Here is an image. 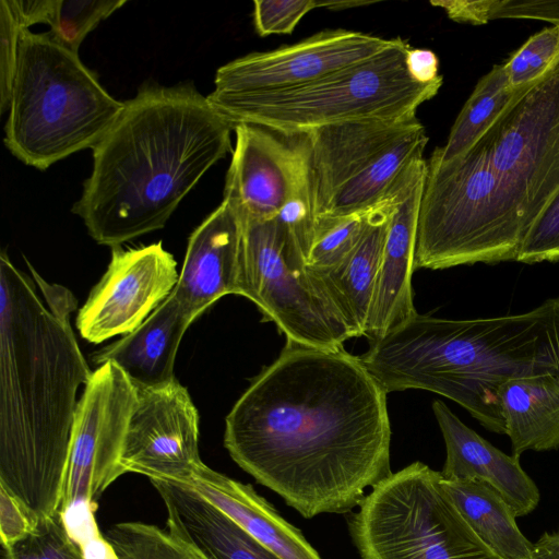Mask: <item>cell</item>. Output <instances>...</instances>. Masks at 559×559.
Listing matches in <instances>:
<instances>
[{
  "instance_id": "1",
  "label": "cell",
  "mask_w": 559,
  "mask_h": 559,
  "mask_svg": "<svg viewBox=\"0 0 559 559\" xmlns=\"http://www.w3.org/2000/svg\"><path fill=\"white\" fill-rule=\"evenodd\" d=\"M386 394L344 347L287 340L228 413L224 445L304 518L345 514L392 474Z\"/></svg>"
},
{
  "instance_id": "2",
  "label": "cell",
  "mask_w": 559,
  "mask_h": 559,
  "mask_svg": "<svg viewBox=\"0 0 559 559\" xmlns=\"http://www.w3.org/2000/svg\"><path fill=\"white\" fill-rule=\"evenodd\" d=\"M0 255V487L29 514L62 506L72 429L90 369L70 324L76 299Z\"/></svg>"
},
{
  "instance_id": "3",
  "label": "cell",
  "mask_w": 559,
  "mask_h": 559,
  "mask_svg": "<svg viewBox=\"0 0 559 559\" xmlns=\"http://www.w3.org/2000/svg\"><path fill=\"white\" fill-rule=\"evenodd\" d=\"M231 130L190 84L142 87L93 147V169L72 212L111 248L163 228L231 150Z\"/></svg>"
},
{
  "instance_id": "4",
  "label": "cell",
  "mask_w": 559,
  "mask_h": 559,
  "mask_svg": "<svg viewBox=\"0 0 559 559\" xmlns=\"http://www.w3.org/2000/svg\"><path fill=\"white\" fill-rule=\"evenodd\" d=\"M360 358L386 393H437L502 435L499 388L513 379L559 376V297L526 312L491 318L416 312L370 342Z\"/></svg>"
},
{
  "instance_id": "5",
  "label": "cell",
  "mask_w": 559,
  "mask_h": 559,
  "mask_svg": "<svg viewBox=\"0 0 559 559\" xmlns=\"http://www.w3.org/2000/svg\"><path fill=\"white\" fill-rule=\"evenodd\" d=\"M79 55L48 33L23 29L4 127V144L40 170L93 148L123 109Z\"/></svg>"
},
{
  "instance_id": "6",
  "label": "cell",
  "mask_w": 559,
  "mask_h": 559,
  "mask_svg": "<svg viewBox=\"0 0 559 559\" xmlns=\"http://www.w3.org/2000/svg\"><path fill=\"white\" fill-rule=\"evenodd\" d=\"M409 48L401 37L393 38L378 55L306 85L243 94L212 92L206 99L234 127L252 123L285 133L367 119L411 120L437 95L443 79L415 82L405 66Z\"/></svg>"
},
{
  "instance_id": "7",
  "label": "cell",
  "mask_w": 559,
  "mask_h": 559,
  "mask_svg": "<svg viewBox=\"0 0 559 559\" xmlns=\"http://www.w3.org/2000/svg\"><path fill=\"white\" fill-rule=\"evenodd\" d=\"M527 231L490 165L481 136L450 162L427 160L415 269L516 261Z\"/></svg>"
},
{
  "instance_id": "8",
  "label": "cell",
  "mask_w": 559,
  "mask_h": 559,
  "mask_svg": "<svg viewBox=\"0 0 559 559\" xmlns=\"http://www.w3.org/2000/svg\"><path fill=\"white\" fill-rule=\"evenodd\" d=\"M348 531L361 559H501L443 490L440 472L418 461L376 485Z\"/></svg>"
},
{
  "instance_id": "9",
  "label": "cell",
  "mask_w": 559,
  "mask_h": 559,
  "mask_svg": "<svg viewBox=\"0 0 559 559\" xmlns=\"http://www.w3.org/2000/svg\"><path fill=\"white\" fill-rule=\"evenodd\" d=\"M307 133L316 223L373 207L424 157L428 143L425 127L417 118L357 120Z\"/></svg>"
},
{
  "instance_id": "10",
  "label": "cell",
  "mask_w": 559,
  "mask_h": 559,
  "mask_svg": "<svg viewBox=\"0 0 559 559\" xmlns=\"http://www.w3.org/2000/svg\"><path fill=\"white\" fill-rule=\"evenodd\" d=\"M238 295L297 344L338 349L353 337L313 284L299 245L277 216L242 222Z\"/></svg>"
},
{
  "instance_id": "11",
  "label": "cell",
  "mask_w": 559,
  "mask_h": 559,
  "mask_svg": "<svg viewBox=\"0 0 559 559\" xmlns=\"http://www.w3.org/2000/svg\"><path fill=\"white\" fill-rule=\"evenodd\" d=\"M488 158L527 228L559 190V60L519 88L481 135Z\"/></svg>"
},
{
  "instance_id": "12",
  "label": "cell",
  "mask_w": 559,
  "mask_h": 559,
  "mask_svg": "<svg viewBox=\"0 0 559 559\" xmlns=\"http://www.w3.org/2000/svg\"><path fill=\"white\" fill-rule=\"evenodd\" d=\"M136 396V388L115 362L93 371L74 417L60 511L81 502L97 506L103 492L124 474L120 461Z\"/></svg>"
},
{
  "instance_id": "13",
  "label": "cell",
  "mask_w": 559,
  "mask_h": 559,
  "mask_svg": "<svg viewBox=\"0 0 559 559\" xmlns=\"http://www.w3.org/2000/svg\"><path fill=\"white\" fill-rule=\"evenodd\" d=\"M236 145L226 174L224 199L241 222L266 221L310 183L308 133L263 126L234 127Z\"/></svg>"
},
{
  "instance_id": "14",
  "label": "cell",
  "mask_w": 559,
  "mask_h": 559,
  "mask_svg": "<svg viewBox=\"0 0 559 559\" xmlns=\"http://www.w3.org/2000/svg\"><path fill=\"white\" fill-rule=\"evenodd\" d=\"M178 278L177 262L160 241L114 247L107 271L79 309L75 325L82 338L99 344L131 333L165 301Z\"/></svg>"
},
{
  "instance_id": "15",
  "label": "cell",
  "mask_w": 559,
  "mask_h": 559,
  "mask_svg": "<svg viewBox=\"0 0 559 559\" xmlns=\"http://www.w3.org/2000/svg\"><path fill=\"white\" fill-rule=\"evenodd\" d=\"M136 391L120 461L124 474L189 485L203 462L199 414L188 390L176 379Z\"/></svg>"
},
{
  "instance_id": "16",
  "label": "cell",
  "mask_w": 559,
  "mask_h": 559,
  "mask_svg": "<svg viewBox=\"0 0 559 559\" xmlns=\"http://www.w3.org/2000/svg\"><path fill=\"white\" fill-rule=\"evenodd\" d=\"M392 41L361 32L325 29L289 46L229 61L217 69L213 92L243 94L306 85L378 55Z\"/></svg>"
},
{
  "instance_id": "17",
  "label": "cell",
  "mask_w": 559,
  "mask_h": 559,
  "mask_svg": "<svg viewBox=\"0 0 559 559\" xmlns=\"http://www.w3.org/2000/svg\"><path fill=\"white\" fill-rule=\"evenodd\" d=\"M427 160L417 159L405 174L391 215L364 336L374 342L412 318V275Z\"/></svg>"
},
{
  "instance_id": "18",
  "label": "cell",
  "mask_w": 559,
  "mask_h": 559,
  "mask_svg": "<svg viewBox=\"0 0 559 559\" xmlns=\"http://www.w3.org/2000/svg\"><path fill=\"white\" fill-rule=\"evenodd\" d=\"M242 222L225 201L188 240L175 298L193 322L225 295H238Z\"/></svg>"
},
{
  "instance_id": "19",
  "label": "cell",
  "mask_w": 559,
  "mask_h": 559,
  "mask_svg": "<svg viewBox=\"0 0 559 559\" xmlns=\"http://www.w3.org/2000/svg\"><path fill=\"white\" fill-rule=\"evenodd\" d=\"M432 411L445 443L447 457L440 475L444 479L483 481L511 507L515 516L530 514L540 495L520 465V456L508 455L467 427L442 401Z\"/></svg>"
},
{
  "instance_id": "20",
  "label": "cell",
  "mask_w": 559,
  "mask_h": 559,
  "mask_svg": "<svg viewBox=\"0 0 559 559\" xmlns=\"http://www.w3.org/2000/svg\"><path fill=\"white\" fill-rule=\"evenodd\" d=\"M405 174L373 206L364 236L343 261L325 270L307 267L313 284L335 308L353 337L365 334L390 218Z\"/></svg>"
},
{
  "instance_id": "21",
  "label": "cell",
  "mask_w": 559,
  "mask_h": 559,
  "mask_svg": "<svg viewBox=\"0 0 559 559\" xmlns=\"http://www.w3.org/2000/svg\"><path fill=\"white\" fill-rule=\"evenodd\" d=\"M167 511V528L206 559H282L192 487L151 480Z\"/></svg>"
},
{
  "instance_id": "22",
  "label": "cell",
  "mask_w": 559,
  "mask_h": 559,
  "mask_svg": "<svg viewBox=\"0 0 559 559\" xmlns=\"http://www.w3.org/2000/svg\"><path fill=\"white\" fill-rule=\"evenodd\" d=\"M191 323L171 292L139 328L96 352L93 361L115 362L136 389L168 384L176 380L177 350Z\"/></svg>"
},
{
  "instance_id": "23",
  "label": "cell",
  "mask_w": 559,
  "mask_h": 559,
  "mask_svg": "<svg viewBox=\"0 0 559 559\" xmlns=\"http://www.w3.org/2000/svg\"><path fill=\"white\" fill-rule=\"evenodd\" d=\"M282 559H321L302 533L288 523L251 485L204 463L188 485Z\"/></svg>"
},
{
  "instance_id": "24",
  "label": "cell",
  "mask_w": 559,
  "mask_h": 559,
  "mask_svg": "<svg viewBox=\"0 0 559 559\" xmlns=\"http://www.w3.org/2000/svg\"><path fill=\"white\" fill-rule=\"evenodd\" d=\"M498 399L512 455L559 449V376L510 380Z\"/></svg>"
},
{
  "instance_id": "25",
  "label": "cell",
  "mask_w": 559,
  "mask_h": 559,
  "mask_svg": "<svg viewBox=\"0 0 559 559\" xmlns=\"http://www.w3.org/2000/svg\"><path fill=\"white\" fill-rule=\"evenodd\" d=\"M440 485L474 533L501 559H531L533 543L518 527L507 501L478 480L444 479Z\"/></svg>"
},
{
  "instance_id": "26",
  "label": "cell",
  "mask_w": 559,
  "mask_h": 559,
  "mask_svg": "<svg viewBox=\"0 0 559 559\" xmlns=\"http://www.w3.org/2000/svg\"><path fill=\"white\" fill-rule=\"evenodd\" d=\"M520 87L509 85L502 64H496L476 84L457 115L445 144L436 147L430 158L450 162L467 152L496 121Z\"/></svg>"
},
{
  "instance_id": "27",
  "label": "cell",
  "mask_w": 559,
  "mask_h": 559,
  "mask_svg": "<svg viewBox=\"0 0 559 559\" xmlns=\"http://www.w3.org/2000/svg\"><path fill=\"white\" fill-rule=\"evenodd\" d=\"M105 537L117 559H206L173 531L143 522L116 523Z\"/></svg>"
},
{
  "instance_id": "28",
  "label": "cell",
  "mask_w": 559,
  "mask_h": 559,
  "mask_svg": "<svg viewBox=\"0 0 559 559\" xmlns=\"http://www.w3.org/2000/svg\"><path fill=\"white\" fill-rule=\"evenodd\" d=\"M460 23L486 24L491 20H539L559 25V0H432Z\"/></svg>"
},
{
  "instance_id": "29",
  "label": "cell",
  "mask_w": 559,
  "mask_h": 559,
  "mask_svg": "<svg viewBox=\"0 0 559 559\" xmlns=\"http://www.w3.org/2000/svg\"><path fill=\"white\" fill-rule=\"evenodd\" d=\"M372 209L336 221L317 222L307 267L325 270L343 261L364 236Z\"/></svg>"
},
{
  "instance_id": "30",
  "label": "cell",
  "mask_w": 559,
  "mask_h": 559,
  "mask_svg": "<svg viewBox=\"0 0 559 559\" xmlns=\"http://www.w3.org/2000/svg\"><path fill=\"white\" fill-rule=\"evenodd\" d=\"M126 0H58L48 34L61 46L78 53L86 37Z\"/></svg>"
},
{
  "instance_id": "31",
  "label": "cell",
  "mask_w": 559,
  "mask_h": 559,
  "mask_svg": "<svg viewBox=\"0 0 559 559\" xmlns=\"http://www.w3.org/2000/svg\"><path fill=\"white\" fill-rule=\"evenodd\" d=\"M559 60V25L532 35L502 66L512 88L544 76Z\"/></svg>"
},
{
  "instance_id": "32",
  "label": "cell",
  "mask_w": 559,
  "mask_h": 559,
  "mask_svg": "<svg viewBox=\"0 0 559 559\" xmlns=\"http://www.w3.org/2000/svg\"><path fill=\"white\" fill-rule=\"evenodd\" d=\"M3 552L4 559H84L59 512L38 518L32 531Z\"/></svg>"
},
{
  "instance_id": "33",
  "label": "cell",
  "mask_w": 559,
  "mask_h": 559,
  "mask_svg": "<svg viewBox=\"0 0 559 559\" xmlns=\"http://www.w3.org/2000/svg\"><path fill=\"white\" fill-rule=\"evenodd\" d=\"M516 261L526 264L559 261V190L528 229Z\"/></svg>"
},
{
  "instance_id": "34",
  "label": "cell",
  "mask_w": 559,
  "mask_h": 559,
  "mask_svg": "<svg viewBox=\"0 0 559 559\" xmlns=\"http://www.w3.org/2000/svg\"><path fill=\"white\" fill-rule=\"evenodd\" d=\"M253 23L258 35L292 34L301 19L320 8L316 0H255Z\"/></svg>"
},
{
  "instance_id": "35",
  "label": "cell",
  "mask_w": 559,
  "mask_h": 559,
  "mask_svg": "<svg viewBox=\"0 0 559 559\" xmlns=\"http://www.w3.org/2000/svg\"><path fill=\"white\" fill-rule=\"evenodd\" d=\"M23 29L13 20L4 0L0 1V108L4 112L15 74L19 40Z\"/></svg>"
},
{
  "instance_id": "36",
  "label": "cell",
  "mask_w": 559,
  "mask_h": 559,
  "mask_svg": "<svg viewBox=\"0 0 559 559\" xmlns=\"http://www.w3.org/2000/svg\"><path fill=\"white\" fill-rule=\"evenodd\" d=\"M35 522L22 503L0 487V535L3 549L24 538Z\"/></svg>"
},
{
  "instance_id": "37",
  "label": "cell",
  "mask_w": 559,
  "mask_h": 559,
  "mask_svg": "<svg viewBox=\"0 0 559 559\" xmlns=\"http://www.w3.org/2000/svg\"><path fill=\"white\" fill-rule=\"evenodd\" d=\"M13 20L22 29L36 23L51 24L58 0H4Z\"/></svg>"
},
{
  "instance_id": "38",
  "label": "cell",
  "mask_w": 559,
  "mask_h": 559,
  "mask_svg": "<svg viewBox=\"0 0 559 559\" xmlns=\"http://www.w3.org/2000/svg\"><path fill=\"white\" fill-rule=\"evenodd\" d=\"M405 66L409 76L418 83H431L442 78L438 57L429 49L409 48L405 55Z\"/></svg>"
},
{
  "instance_id": "39",
  "label": "cell",
  "mask_w": 559,
  "mask_h": 559,
  "mask_svg": "<svg viewBox=\"0 0 559 559\" xmlns=\"http://www.w3.org/2000/svg\"><path fill=\"white\" fill-rule=\"evenodd\" d=\"M531 559H559V532H546L533 543Z\"/></svg>"
},
{
  "instance_id": "40",
  "label": "cell",
  "mask_w": 559,
  "mask_h": 559,
  "mask_svg": "<svg viewBox=\"0 0 559 559\" xmlns=\"http://www.w3.org/2000/svg\"><path fill=\"white\" fill-rule=\"evenodd\" d=\"M370 1H320V8H328L330 10L348 9L357 5L370 4Z\"/></svg>"
}]
</instances>
